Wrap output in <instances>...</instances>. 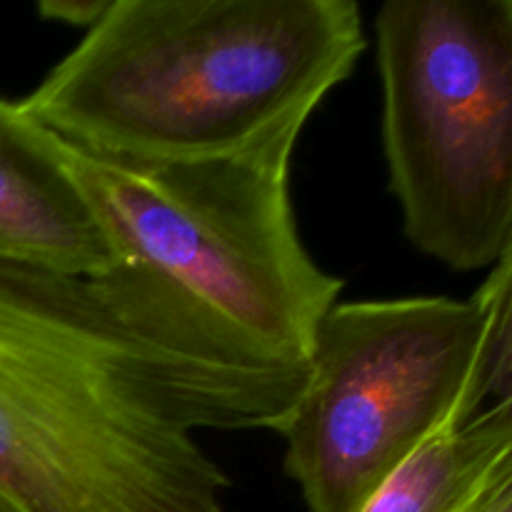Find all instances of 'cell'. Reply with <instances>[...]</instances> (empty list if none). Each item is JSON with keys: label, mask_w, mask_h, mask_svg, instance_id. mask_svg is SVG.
<instances>
[{"label": "cell", "mask_w": 512, "mask_h": 512, "mask_svg": "<svg viewBox=\"0 0 512 512\" xmlns=\"http://www.w3.org/2000/svg\"><path fill=\"white\" fill-rule=\"evenodd\" d=\"M308 365L250 353L143 268L0 260V495L18 512H228L200 430H275Z\"/></svg>", "instance_id": "6da1fadb"}, {"label": "cell", "mask_w": 512, "mask_h": 512, "mask_svg": "<svg viewBox=\"0 0 512 512\" xmlns=\"http://www.w3.org/2000/svg\"><path fill=\"white\" fill-rule=\"evenodd\" d=\"M363 50L355 0H110L20 103L98 158H225L303 130Z\"/></svg>", "instance_id": "7a4b0ae2"}, {"label": "cell", "mask_w": 512, "mask_h": 512, "mask_svg": "<svg viewBox=\"0 0 512 512\" xmlns=\"http://www.w3.org/2000/svg\"><path fill=\"white\" fill-rule=\"evenodd\" d=\"M512 255L468 300L335 303L308 358V385L280 425L283 468L310 512H360L370 495L485 400L510 398Z\"/></svg>", "instance_id": "3957f363"}, {"label": "cell", "mask_w": 512, "mask_h": 512, "mask_svg": "<svg viewBox=\"0 0 512 512\" xmlns=\"http://www.w3.org/2000/svg\"><path fill=\"white\" fill-rule=\"evenodd\" d=\"M303 130L188 163L135 165L65 143L120 263L143 268L250 353L308 365L343 278L308 253L290 200Z\"/></svg>", "instance_id": "277c9868"}, {"label": "cell", "mask_w": 512, "mask_h": 512, "mask_svg": "<svg viewBox=\"0 0 512 512\" xmlns=\"http://www.w3.org/2000/svg\"><path fill=\"white\" fill-rule=\"evenodd\" d=\"M383 150L410 243L470 273L512 255V0L375 13Z\"/></svg>", "instance_id": "5b68a950"}, {"label": "cell", "mask_w": 512, "mask_h": 512, "mask_svg": "<svg viewBox=\"0 0 512 512\" xmlns=\"http://www.w3.org/2000/svg\"><path fill=\"white\" fill-rule=\"evenodd\" d=\"M0 260L100 278L120 265L113 238L65 155V140L0 95Z\"/></svg>", "instance_id": "8992f818"}, {"label": "cell", "mask_w": 512, "mask_h": 512, "mask_svg": "<svg viewBox=\"0 0 512 512\" xmlns=\"http://www.w3.org/2000/svg\"><path fill=\"white\" fill-rule=\"evenodd\" d=\"M512 480V400L415 450L360 512H475Z\"/></svg>", "instance_id": "52a82bcc"}, {"label": "cell", "mask_w": 512, "mask_h": 512, "mask_svg": "<svg viewBox=\"0 0 512 512\" xmlns=\"http://www.w3.org/2000/svg\"><path fill=\"white\" fill-rule=\"evenodd\" d=\"M110 0H43L38 5V13L45 20L55 23L78 25V28L90 30L108 10Z\"/></svg>", "instance_id": "ba28073f"}, {"label": "cell", "mask_w": 512, "mask_h": 512, "mask_svg": "<svg viewBox=\"0 0 512 512\" xmlns=\"http://www.w3.org/2000/svg\"><path fill=\"white\" fill-rule=\"evenodd\" d=\"M475 512H512V480L500 485Z\"/></svg>", "instance_id": "9c48e42d"}, {"label": "cell", "mask_w": 512, "mask_h": 512, "mask_svg": "<svg viewBox=\"0 0 512 512\" xmlns=\"http://www.w3.org/2000/svg\"><path fill=\"white\" fill-rule=\"evenodd\" d=\"M0 512H18V510H15V508H13V505H10V503H8V500H5V498H3V495H0Z\"/></svg>", "instance_id": "30bf717a"}]
</instances>
